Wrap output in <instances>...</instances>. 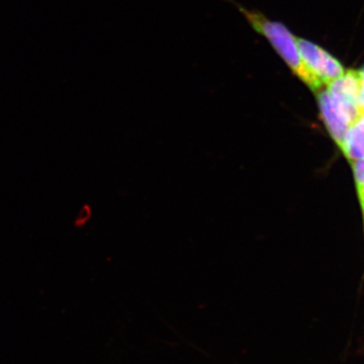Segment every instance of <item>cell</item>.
<instances>
[{
	"label": "cell",
	"instance_id": "obj_8",
	"mask_svg": "<svg viewBox=\"0 0 364 364\" xmlns=\"http://www.w3.org/2000/svg\"><path fill=\"white\" fill-rule=\"evenodd\" d=\"M361 207H363V215H364V203H363V205H361Z\"/></svg>",
	"mask_w": 364,
	"mask_h": 364
},
{
	"label": "cell",
	"instance_id": "obj_6",
	"mask_svg": "<svg viewBox=\"0 0 364 364\" xmlns=\"http://www.w3.org/2000/svg\"><path fill=\"white\" fill-rule=\"evenodd\" d=\"M354 176L361 205L364 203V159L353 163Z\"/></svg>",
	"mask_w": 364,
	"mask_h": 364
},
{
	"label": "cell",
	"instance_id": "obj_2",
	"mask_svg": "<svg viewBox=\"0 0 364 364\" xmlns=\"http://www.w3.org/2000/svg\"><path fill=\"white\" fill-rule=\"evenodd\" d=\"M301 59L309 71L324 85L343 75L346 69L331 53L312 41L298 38Z\"/></svg>",
	"mask_w": 364,
	"mask_h": 364
},
{
	"label": "cell",
	"instance_id": "obj_1",
	"mask_svg": "<svg viewBox=\"0 0 364 364\" xmlns=\"http://www.w3.org/2000/svg\"><path fill=\"white\" fill-rule=\"evenodd\" d=\"M229 2L245 18L249 26L261 37L267 40L272 49L284 62L287 68L305 83L311 90H322L323 83L306 68L301 57L298 45V37L294 35L284 23L270 20L257 9H248L236 0H224Z\"/></svg>",
	"mask_w": 364,
	"mask_h": 364
},
{
	"label": "cell",
	"instance_id": "obj_3",
	"mask_svg": "<svg viewBox=\"0 0 364 364\" xmlns=\"http://www.w3.org/2000/svg\"><path fill=\"white\" fill-rule=\"evenodd\" d=\"M317 100L318 109L330 135L334 139L337 145L341 147L347 131L358 114L355 116L348 109H345L343 105H340L338 102H335L330 97L327 90H318Z\"/></svg>",
	"mask_w": 364,
	"mask_h": 364
},
{
	"label": "cell",
	"instance_id": "obj_7",
	"mask_svg": "<svg viewBox=\"0 0 364 364\" xmlns=\"http://www.w3.org/2000/svg\"><path fill=\"white\" fill-rule=\"evenodd\" d=\"M359 74H360V80H361V90H360V97H359V107L360 109H364V65L363 68L359 70Z\"/></svg>",
	"mask_w": 364,
	"mask_h": 364
},
{
	"label": "cell",
	"instance_id": "obj_4",
	"mask_svg": "<svg viewBox=\"0 0 364 364\" xmlns=\"http://www.w3.org/2000/svg\"><path fill=\"white\" fill-rule=\"evenodd\" d=\"M326 86V90L335 102L343 105L345 109L358 116L360 111L359 97L361 90L359 70L349 69L345 71L343 75Z\"/></svg>",
	"mask_w": 364,
	"mask_h": 364
},
{
	"label": "cell",
	"instance_id": "obj_5",
	"mask_svg": "<svg viewBox=\"0 0 364 364\" xmlns=\"http://www.w3.org/2000/svg\"><path fill=\"white\" fill-rule=\"evenodd\" d=\"M340 148L352 163L364 159V109L359 111Z\"/></svg>",
	"mask_w": 364,
	"mask_h": 364
}]
</instances>
